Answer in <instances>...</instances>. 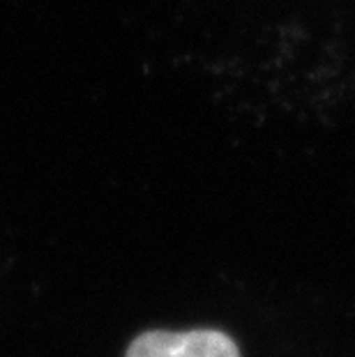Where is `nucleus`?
<instances>
[{
    "label": "nucleus",
    "instance_id": "obj_1",
    "mask_svg": "<svg viewBox=\"0 0 355 357\" xmlns=\"http://www.w3.org/2000/svg\"><path fill=\"white\" fill-rule=\"evenodd\" d=\"M125 357H240V351L219 330H148L127 346Z\"/></svg>",
    "mask_w": 355,
    "mask_h": 357
}]
</instances>
